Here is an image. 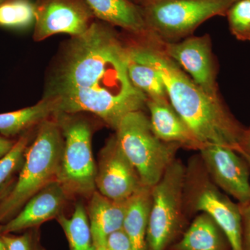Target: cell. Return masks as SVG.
Instances as JSON below:
<instances>
[{
  "mask_svg": "<svg viewBox=\"0 0 250 250\" xmlns=\"http://www.w3.org/2000/svg\"><path fill=\"white\" fill-rule=\"evenodd\" d=\"M168 250H231L226 236L209 215L201 213Z\"/></svg>",
  "mask_w": 250,
  "mask_h": 250,
  "instance_id": "e0dca14e",
  "label": "cell"
},
{
  "mask_svg": "<svg viewBox=\"0 0 250 250\" xmlns=\"http://www.w3.org/2000/svg\"><path fill=\"white\" fill-rule=\"evenodd\" d=\"M64 139L57 182L69 195L90 197L96 190L97 166L92 152L93 125L83 113L54 115Z\"/></svg>",
  "mask_w": 250,
  "mask_h": 250,
  "instance_id": "8992f818",
  "label": "cell"
},
{
  "mask_svg": "<svg viewBox=\"0 0 250 250\" xmlns=\"http://www.w3.org/2000/svg\"><path fill=\"white\" fill-rule=\"evenodd\" d=\"M106 250H133L131 242L123 229L112 233L105 244Z\"/></svg>",
  "mask_w": 250,
  "mask_h": 250,
  "instance_id": "484cf974",
  "label": "cell"
},
{
  "mask_svg": "<svg viewBox=\"0 0 250 250\" xmlns=\"http://www.w3.org/2000/svg\"><path fill=\"white\" fill-rule=\"evenodd\" d=\"M159 42L166 55L190 75L199 87L210 96L221 98L209 35L190 36L176 42Z\"/></svg>",
  "mask_w": 250,
  "mask_h": 250,
  "instance_id": "8fae6325",
  "label": "cell"
},
{
  "mask_svg": "<svg viewBox=\"0 0 250 250\" xmlns=\"http://www.w3.org/2000/svg\"><path fill=\"white\" fill-rule=\"evenodd\" d=\"M96 190L114 201L124 202L144 186L137 171L122 152L114 136L99 154Z\"/></svg>",
  "mask_w": 250,
  "mask_h": 250,
  "instance_id": "7c38bea8",
  "label": "cell"
},
{
  "mask_svg": "<svg viewBox=\"0 0 250 250\" xmlns=\"http://www.w3.org/2000/svg\"><path fill=\"white\" fill-rule=\"evenodd\" d=\"M146 107L153 131L163 141L198 152L205 146L179 116L169 100H147Z\"/></svg>",
  "mask_w": 250,
  "mask_h": 250,
  "instance_id": "5bb4252c",
  "label": "cell"
},
{
  "mask_svg": "<svg viewBox=\"0 0 250 250\" xmlns=\"http://www.w3.org/2000/svg\"><path fill=\"white\" fill-rule=\"evenodd\" d=\"M31 129L25 131L15 143L9 152L0 158V188L24 161L31 139Z\"/></svg>",
  "mask_w": 250,
  "mask_h": 250,
  "instance_id": "cb8c5ba5",
  "label": "cell"
},
{
  "mask_svg": "<svg viewBox=\"0 0 250 250\" xmlns=\"http://www.w3.org/2000/svg\"><path fill=\"white\" fill-rule=\"evenodd\" d=\"M127 52L128 74L134 87L142 92L147 100H168L165 85L157 70L131 53L128 47Z\"/></svg>",
  "mask_w": 250,
  "mask_h": 250,
  "instance_id": "ffe728a7",
  "label": "cell"
},
{
  "mask_svg": "<svg viewBox=\"0 0 250 250\" xmlns=\"http://www.w3.org/2000/svg\"><path fill=\"white\" fill-rule=\"evenodd\" d=\"M113 136L144 187H154L160 180L181 149L178 145L166 143L156 136L143 110L126 115Z\"/></svg>",
  "mask_w": 250,
  "mask_h": 250,
  "instance_id": "5b68a950",
  "label": "cell"
},
{
  "mask_svg": "<svg viewBox=\"0 0 250 250\" xmlns=\"http://www.w3.org/2000/svg\"><path fill=\"white\" fill-rule=\"evenodd\" d=\"M5 1H6V0H0V5L3 4Z\"/></svg>",
  "mask_w": 250,
  "mask_h": 250,
  "instance_id": "836d02e7",
  "label": "cell"
},
{
  "mask_svg": "<svg viewBox=\"0 0 250 250\" xmlns=\"http://www.w3.org/2000/svg\"><path fill=\"white\" fill-rule=\"evenodd\" d=\"M131 1H132V2H134V4L139 5V6H140V5L142 4L143 3L146 1V0H131Z\"/></svg>",
  "mask_w": 250,
  "mask_h": 250,
  "instance_id": "1f68e13d",
  "label": "cell"
},
{
  "mask_svg": "<svg viewBox=\"0 0 250 250\" xmlns=\"http://www.w3.org/2000/svg\"><path fill=\"white\" fill-rule=\"evenodd\" d=\"M69 195L59 182H52L31 197L15 218L1 227L2 234L35 228L62 214Z\"/></svg>",
  "mask_w": 250,
  "mask_h": 250,
  "instance_id": "4fadbf2b",
  "label": "cell"
},
{
  "mask_svg": "<svg viewBox=\"0 0 250 250\" xmlns=\"http://www.w3.org/2000/svg\"><path fill=\"white\" fill-rule=\"evenodd\" d=\"M15 143L16 142L6 139L4 136L3 137L0 136V158L11 150V148L14 147Z\"/></svg>",
  "mask_w": 250,
  "mask_h": 250,
  "instance_id": "f1b7e54d",
  "label": "cell"
},
{
  "mask_svg": "<svg viewBox=\"0 0 250 250\" xmlns=\"http://www.w3.org/2000/svg\"><path fill=\"white\" fill-rule=\"evenodd\" d=\"M115 28L96 19L63 45L43 95L58 99V113H90L116 130L126 115L146 107L147 97L130 81L125 38Z\"/></svg>",
  "mask_w": 250,
  "mask_h": 250,
  "instance_id": "6da1fadb",
  "label": "cell"
},
{
  "mask_svg": "<svg viewBox=\"0 0 250 250\" xmlns=\"http://www.w3.org/2000/svg\"><path fill=\"white\" fill-rule=\"evenodd\" d=\"M96 19L136 37L150 35L139 5L131 0H85Z\"/></svg>",
  "mask_w": 250,
  "mask_h": 250,
  "instance_id": "9a60e30c",
  "label": "cell"
},
{
  "mask_svg": "<svg viewBox=\"0 0 250 250\" xmlns=\"http://www.w3.org/2000/svg\"><path fill=\"white\" fill-rule=\"evenodd\" d=\"M1 237L6 250H39V246H36L29 233L20 236L3 234Z\"/></svg>",
  "mask_w": 250,
  "mask_h": 250,
  "instance_id": "d4e9b609",
  "label": "cell"
},
{
  "mask_svg": "<svg viewBox=\"0 0 250 250\" xmlns=\"http://www.w3.org/2000/svg\"><path fill=\"white\" fill-rule=\"evenodd\" d=\"M126 202L114 201L95 190L90 196L88 216L94 245L106 244L112 233L123 228Z\"/></svg>",
  "mask_w": 250,
  "mask_h": 250,
  "instance_id": "2e32d148",
  "label": "cell"
},
{
  "mask_svg": "<svg viewBox=\"0 0 250 250\" xmlns=\"http://www.w3.org/2000/svg\"><path fill=\"white\" fill-rule=\"evenodd\" d=\"M59 102L54 97H42L33 106L0 113V133L4 137H11L39 126L59 112Z\"/></svg>",
  "mask_w": 250,
  "mask_h": 250,
  "instance_id": "ac0fdd59",
  "label": "cell"
},
{
  "mask_svg": "<svg viewBox=\"0 0 250 250\" xmlns=\"http://www.w3.org/2000/svg\"><path fill=\"white\" fill-rule=\"evenodd\" d=\"M239 154H247L250 156V127L246 129L242 140L241 151Z\"/></svg>",
  "mask_w": 250,
  "mask_h": 250,
  "instance_id": "83f0119b",
  "label": "cell"
},
{
  "mask_svg": "<svg viewBox=\"0 0 250 250\" xmlns=\"http://www.w3.org/2000/svg\"><path fill=\"white\" fill-rule=\"evenodd\" d=\"M94 246H95V250H106L105 245L97 244Z\"/></svg>",
  "mask_w": 250,
  "mask_h": 250,
  "instance_id": "f546056e",
  "label": "cell"
},
{
  "mask_svg": "<svg viewBox=\"0 0 250 250\" xmlns=\"http://www.w3.org/2000/svg\"><path fill=\"white\" fill-rule=\"evenodd\" d=\"M57 218L67 237L70 250H95L88 213L82 203L75 205L70 218L62 213Z\"/></svg>",
  "mask_w": 250,
  "mask_h": 250,
  "instance_id": "44dd1931",
  "label": "cell"
},
{
  "mask_svg": "<svg viewBox=\"0 0 250 250\" xmlns=\"http://www.w3.org/2000/svg\"><path fill=\"white\" fill-rule=\"evenodd\" d=\"M186 166L176 158L152 187V205L147 231V250H167L187 225L184 208Z\"/></svg>",
  "mask_w": 250,
  "mask_h": 250,
  "instance_id": "ba28073f",
  "label": "cell"
},
{
  "mask_svg": "<svg viewBox=\"0 0 250 250\" xmlns=\"http://www.w3.org/2000/svg\"><path fill=\"white\" fill-rule=\"evenodd\" d=\"M241 155L243 156V157L245 158V159H246V160L247 161H248V164H249L250 169V156L247 155V154H241Z\"/></svg>",
  "mask_w": 250,
  "mask_h": 250,
  "instance_id": "d6a6232c",
  "label": "cell"
},
{
  "mask_svg": "<svg viewBox=\"0 0 250 250\" xmlns=\"http://www.w3.org/2000/svg\"><path fill=\"white\" fill-rule=\"evenodd\" d=\"M63 146V136L54 116L37 126L16 186L0 204V223L14 215L41 189L57 181Z\"/></svg>",
  "mask_w": 250,
  "mask_h": 250,
  "instance_id": "3957f363",
  "label": "cell"
},
{
  "mask_svg": "<svg viewBox=\"0 0 250 250\" xmlns=\"http://www.w3.org/2000/svg\"><path fill=\"white\" fill-rule=\"evenodd\" d=\"M184 208L188 219L198 212L209 215L223 231L231 250H243L241 207L213 183L199 154L186 166Z\"/></svg>",
  "mask_w": 250,
  "mask_h": 250,
  "instance_id": "277c9868",
  "label": "cell"
},
{
  "mask_svg": "<svg viewBox=\"0 0 250 250\" xmlns=\"http://www.w3.org/2000/svg\"><path fill=\"white\" fill-rule=\"evenodd\" d=\"M231 34L241 41H250V0H237L226 14Z\"/></svg>",
  "mask_w": 250,
  "mask_h": 250,
  "instance_id": "603a6c76",
  "label": "cell"
},
{
  "mask_svg": "<svg viewBox=\"0 0 250 250\" xmlns=\"http://www.w3.org/2000/svg\"><path fill=\"white\" fill-rule=\"evenodd\" d=\"M242 215L243 250H250V202L245 206H240Z\"/></svg>",
  "mask_w": 250,
  "mask_h": 250,
  "instance_id": "4316f807",
  "label": "cell"
},
{
  "mask_svg": "<svg viewBox=\"0 0 250 250\" xmlns=\"http://www.w3.org/2000/svg\"><path fill=\"white\" fill-rule=\"evenodd\" d=\"M152 205V187H143L126 201L122 229L133 250H147V231Z\"/></svg>",
  "mask_w": 250,
  "mask_h": 250,
  "instance_id": "d6986e66",
  "label": "cell"
},
{
  "mask_svg": "<svg viewBox=\"0 0 250 250\" xmlns=\"http://www.w3.org/2000/svg\"><path fill=\"white\" fill-rule=\"evenodd\" d=\"M210 178L227 195L245 206L250 202V169L244 157L231 148L207 144L199 151Z\"/></svg>",
  "mask_w": 250,
  "mask_h": 250,
  "instance_id": "30bf717a",
  "label": "cell"
},
{
  "mask_svg": "<svg viewBox=\"0 0 250 250\" xmlns=\"http://www.w3.org/2000/svg\"><path fill=\"white\" fill-rule=\"evenodd\" d=\"M237 0H146L140 5L147 30L163 42L191 36L215 16H226Z\"/></svg>",
  "mask_w": 250,
  "mask_h": 250,
  "instance_id": "52a82bcc",
  "label": "cell"
},
{
  "mask_svg": "<svg viewBox=\"0 0 250 250\" xmlns=\"http://www.w3.org/2000/svg\"><path fill=\"white\" fill-rule=\"evenodd\" d=\"M0 250H6L5 248L4 242L1 239V237L0 236Z\"/></svg>",
  "mask_w": 250,
  "mask_h": 250,
  "instance_id": "4dcf8cb0",
  "label": "cell"
},
{
  "mask_svg": "<svg viewBox=\"0 0 250 250\" xmlns=\"http://www.w3.org/2000/svg\"><path fill=\"white\" fill-rule=\"evenodd\" d=\"M35 3L31 0H6L0 5V27L22 29L34 25Z\"/></svg>",
  "mask_w": 250,
  "mask_h": 250,
  "instance_id": "7402d4cb",
  "label": "cell"
},
{
  "mask_svg": "<svg viewBox=\"0 0 250 250\" xmlns=\"http://www.w3.org/2000/svg\"><path fill=\"white\" fill-rule=\"evenodd\" d=\"M126 37L130 52L159 72L171 105L197 139L203 144L225 146L239 153L246 128L222 98H213L199 87L166 55L154 36Z\"/></svg>",
  "mask_w": 250,
  "mask_h": 250,
  "instance_id": "7a4b0ae2",
  "label": "cell"
},
{
  "mask_svg": "<svg viewBox=\"0 0 250 250\" xmlns=\"http://www.w3.org/2000/svg\"><path fill=\"white\" fill-rule=\"evenodd\" d=\"M33 39L41 42L57 34H84L96 18L85 0H36Z\"/></svg>",
  "mask_w": 250,
  "mask_h": 250,
  "instance_id": "9c48e42d",
  "label": "cell"
}]
</instances>
